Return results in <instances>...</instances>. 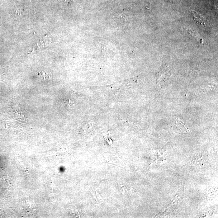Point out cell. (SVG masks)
<instances>
[{"label":"cell","instance_id":"3","mask_svg":"<svg viewBox=\"0 0 218 218\" xmlns=\"http://www.w3.org/2000/svg\"><path fill=\"white\" fill-rule=\"evenodd\" d=\"M40 78L44 80H48L51 79V73L48 72H42L39 73Z\"/></svg>","mask_w":218,"mask_h":218},{"label":"cell","instance_id":"1","mask_svg":"<svg viewBox=\"0 0 218 218\" xmlns=\"http://www.w3.org/2000/svg\"><path fill=\"white\" fill-rule=\"evenodd\" d=\"M171 69L167 64L163 65L160 70L157 73V79L159 82H165L171 76Z\"/></svg>","mask_w":218,"mask_h":218},{"label":"cell","instance_id":"4","mask_svg":"<svg viewBox=\"0 0 218 218\" xmlns=\"http://www.w3.org/2000/svg\"><path fill=\"white\" fill-rule=\"evenodd\" d=\"M187 32H188L193 37H194L195 38V39H197V41H198L199 42L200 44L202 43L203 41L202 39H200L199 37L198 36V35H197V34H196L195 32H193V31H192V30L187 29Z\"/></svg>","mask_w":218,"mask_h":218},{"label":"cell","instance_id":"2","mask_svg":"<svg viewBox=\"0 0 218 218\" xmlns=\"http://www.w3.org/2000/svg\"><path fill=\"white\" fill-rule=\"evenodd\" d=\"M192 13L194 20L197 22H199L200 24L204 25V17L201 15L198 14L195 11H193Z\"/></svg>","mask_w":218,"mask_h":218}]
</instances>
